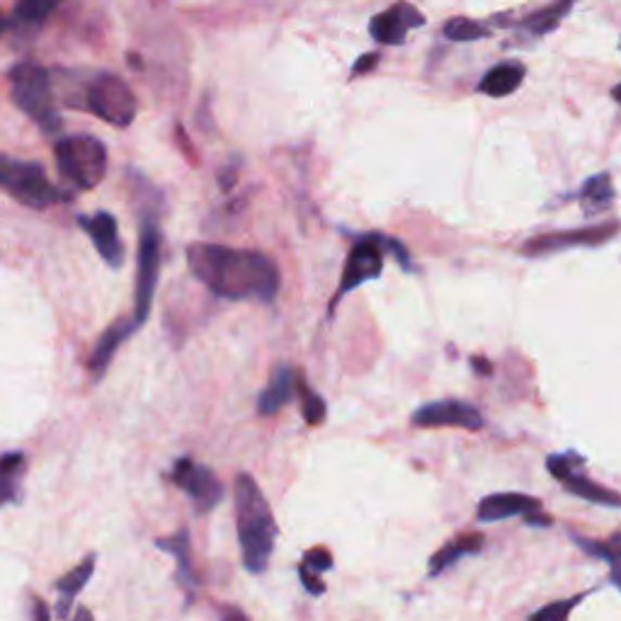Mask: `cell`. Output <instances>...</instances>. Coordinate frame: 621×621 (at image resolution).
Returning <instances> with one entry per match:
<instances>
[{
	"instance_id": "cell-19",
	"label": "cell",
	"mask_w": 621,
	"mask_h": 621,
	"mask_svg": "<svg viewBox=\"0 0 621 621\" xmlns=\"http://www.w3.org/2000/svg\"><path fill=\"white\" fill-rule=\"evenodd\" d=\"M483 548H486V536L481 532H468L462 534L460 539H454V542H447L440 552L430 558V564H427V568H430V578H440L447 570L460 564L464 556H476L481 554Z\"/></svg>"
},
{
	"instance_id": "cell-27",
	"label": "cell",
	"mask_w": 621,
	"mask_h": 621,
	"mask_svg": "<svg viewBox=\"0 0 621 621\" xmlns=\"http://www.w3.org/2000/svg\"><path fill=\"white\" fill-rule=\"evenodd\" d=\"M61 0H17L15 17L27 27H39L54 13Z\"/></svg>"
},
{
	"instance_id": "cell-21",
	"label": "cell",
	"mask_w": 621,
	"mask_h": 621,
	"mask_svg": "<svg viewBox=\"0 0 621 621\" xmlns=\"http://www.w3.org/2000/svg\"><path fill=\"white\" fill-rule=\"evenodd\" d=\"M134 331H131L129 321H117L115 325H109V328L103 333V338L98 340L93 354H90L88 360V370L90 374L95 376V381H100L105 376V372L109 370L112 360H115L117 350L125 345V340H129Z\"/></svg>"
},
{
	"instance_id": "cell-14",
	"label": "cell",
	"mask_w": 621,
	"mask_h": 621,
	"mask_svg": "<svg viewBox=\"0 0 621 621\" xmlns=\"http://www.w3.org/2000/svg\"><path fill=\"white\" fill-rule=\"evenodd\" d=\"M425 23L427 20L421 10L409 0H399V3H393L370 20V35L381 47H401L413 29L423 27Z\"/></svg>"
},
{
	"instance_id": "cell-30",
	"label": "cell",
	"mask_w": 621,
	"mask_h": 621,
	"mask_svg": "<svg viewBox=\"0 0 621 621\" xmlns=\"http://www.w3.org/2000/svg\"><path fill=\"white\" fill-rule=\"evenodd\" d=\"M333 568V554L325 546H315L311 552L303 554L301 566H299V578H319V573H325V570Z\"/></svg>"
},
{
	"instance_id": "cell-35",
	"label": "cell",
	"mask_w": 621,
	"mask_h": 621,
	"mask_svg": "<svg viewBox=\"0 0 621 621\" xmlns=\"http://www.w3.org/2000/svg\"><path fill=\"white\" fill-rule=\"evenodd\" d=\"M5 25H8V20H5L3 15H0V35H3V33H5Z\"/></svg>"
},
{
	"instance_id": "cell-31",
	"label": "cell",
	"mask_w": 621,
	"mask_h": 621,
	"mask_svg": "<svg viewBox=\"0 0 621 621\" xmlns=\"http://www.w3.org/2000/svg\"><path fill=\"white\" fill-rule=\"evenodd\" d=\"M379 59H381V54H379V52H372V54L360 56V59H358V64H354V68H352L350 78H360V76L372 74V70L376 68V64H379Z\"/></svg>"
},
{
	"instance_id": "cell-16",
	"label": "cell",
	"mask_w": 621,
	"mask_h": 621,
	"mask_svg": "<svg viewBox=\"0 0 621 621\" xmlns=\"http://www.w3.org/2000/svg\"><path fill=\"white\" fill-rule=\"evenodd\" d=\"M156 548H160L163 554H168L176 558V578L178 583L185 587L187 599H192L197 595V587H199V580L195 575V564H192V539H190V529H178L176 534L170 536H160L156 539Z\"/></svg>"
},
{
	"instance_id": "cell-20",
	"label": "cell",
	"mask_w": 621,
	"mask_h": 621,
	"mask_svg": "<svg viewBox=\"0 0 621 621\" xmlns=\"http://www.w3.org/2000/svg\"><path fill=\"white\" fill-rule=\"evenodd\" d=\"M527 68L517 61H505V64H495L488 74L478 80V93L488 98H507L519 90L525 83Z\"/></svg>"
},
{
	"instance_id": "cell-7",
	"label": "cell",
	"mask_w": 621,
	"mask_h": 621,
	"mask_svg": "<svg viewBox=\"0 0 621 621\" xmlns=\"http://www.w3.org/2000/svg\"><path fill=\"white\" fill-rule=\"evenodd\" d=\"M160 248L163 236L154 219H146L141 227L139 238V270H137V289H134V313H131V331H139L148 321L151 307H154L158 277H160Z\"/></svg>"
},
{
	"instance_id": "cell-12",
	"label": "cell",
	"mask_w": 621,
	"mask_h": 621,
	"mask_svg": "<svg viewBox=\"0 0 621 621\" xmlns=\"http://www.w3.org/2000/svg\"><path fill=\"white\" fill-rule=\"evenodd\" d=\"M510 517H522L527 527L548 529L554 525V517L544 513L542 501L527 493H493L478 503L476 519L481 525H493Z\"/></svg>"
},
{
	"instance_id": "cell-3",
	"label": "cell",
	"mask_w": 621,
	"mask_h": 621,
	"mask_svg": "<svg viewBox=\"0 0 621 621\" xmlns=\"http://www.w3.org/2000/svg\"><path fill=\"white\" fill-rule=\"evenodd\" d=\"M386 256H391L396 262H399V268L405 272L415 270L411 253L401 241L384 236V233H364V236L354 238V246L350 248L348 258H345L338 292H335V297H333V309L338 307L345 294L360 289L362 284L379 280L384 274Z\"/></svg>"
},
{
	"instance_id": "cell-13",
	"label": "cell",
	"mask_w": 621,
	"mask_h": 621,
	"mask_svg": "<svg viewBox=\"0 0 621 621\" xmlns=\"http://www.w3.org/2000/svg\"><path fill=\"white\" fill-rule=\"evenodd\" d=\"M411 423L415 427H460V430L478 432L483 430L486 417L474 403H466L460 399H444L421 405V409L413 413Z\"/></svg>"
},
{
	"instance_id": "cell-4",
	"label": "cell",
	"mask_w": 621,
	"mask_h": 621,
	"mask_svg": "<svg viewBox=\"0 0 621 621\" xmlns=\"http://www.w3.org/2000/svg\"><path fill=\"white\" fill-rule=\"evenodd\" d=\"M10 83H13L15 105L27 117H33L44 131H56L61 127L52 80H49V74L42 66L33 64V61H23V64L10 70Z\"/></svg>"
},
{
	"instance_id": "cell-8",
	"label": "cell",
	"mask_w": 621,
	"mask_h": 621,
	"mask_svg": "<svg viewBox=\"0 0 621 621\" xmlns=\"http://www.w3.org/2000/svg\"><path fill=\"white\" fill-rule=\"evenodd\" d=\"M585 456H580L578 452H556L546 456V468L558 483H561L564 491L570 495L580 497V501H587L593 505L609 507V510H619L621 497L617 491H609V488L595 483L593 478L585 474Z\"/></svg>"
},
{
	"instance_id": "cell-9",
	"label": "cell",
	"mask_w": 621,
	"mask_h": 621,
	"mask_svg": "<svg viewBox=\"0 0 621 621\" xmlns=\"http://www.w3.org/2000/svg\"><path fill=\"white\" fill-rule=\"evenodd\" d=\"M86 105L98 119L125 129L137 119V98L125 78L100 74L86 90Z\"/></svg>"
},
{
	"instance_id": "cell-34",
	"label": "cell",
	"mask_w": 621,
	"mask_h": 621,
	"mask_svg": "<svg viewBox=\"0 0 621 621\" xmlns=\"http://www.w3.org/2000/svg\"><path fill=\"white\" fill-rule=\"evenodd\" d=\"M70 621H95V619H93V612H90L88 607H78L74 619H70Z\"/></svg>"
},
{
	"instance_id": "cell-11",
	"label": "cell",
	"mask_w": 621,
	"mask_h": 621,
	"mask_svg": "<svg viewBox=\"0 0 621 621\" xmlns=\"http://www.w3.org/2000/svg\"><path fill=\"white\" fill-rule=\"evenodd\" d=\"M172 483H176L182 493L190 497L192 507H195L197 515H207L211 510H217L219 503L223 501V486L219 481V476L211 471L209 466L197 464L182 456L176 464H172Z\"/></svg>"
},
{
	"instance_id": "cell-6",
	"label": "cell",
	"mask_w": 621,
	"mask_h": 621,
	"mask_svg": "<svg viewBox=\"0 0 621 621\" xmlns=\"http://www.w3.org/2000/svg\"><path fill=\"white\" fill-rule=\"evenodd\" d=\"M0 187L29 209H47L61 199V192L49 182L44 168L29 160L0 156Z\"/></svg>"
},
{
	"instance_id": "cell-25",
	"label": "cell",
	"mask_w": 621,
	"mask_h": 621,
	"mask_svg": "<svg viewBox=\"0 0 621 621\" xmlns=\"http://www.w3.org/2000/svg\"><path fill=\"white\" fill-rule=\"evenodd\" d=\"M575 3L578 0H556V3H552L548 8L539 10V13H534V15H529L525 20V27L536 37H544L548 33H554V29L561 25V20L570 13V8H573Z\"/></svg>"
},
{
	"instance_id": "cell-29",
	"label": "cell",
	"mask_w": 621,
	"mask_h": 621,
	"mask_svg": "<svg viewBox=\"0 0 621 621\" xmlns=\"http://www.w3.org/2000/svg\"><path fill=\"white\" fill-rule=\"evenodd\" d=\"M590 593H580L573 597H566V599H556V603L546 605L542 609H536L534 614H529L527 621H570V614H573V609L583 603Z\"/></svg>"
},
{
	"instance_id": "cell-10",
	"label": "cell",
	"mask_w": 621,
	"mask_h": 621,
	"mask_svg": "<svg viewBox=\"0 0 621 621\" xmlns=\"http://www.w3.org/2000/svg\"><path fill=\"white\" fill-rule=\"evenodd\" d=\"M617 236H619L617 221L603 223V227H590V229L542 233V236L529 238L525 243L522 256L546 258V256H556V253H566V250H575V248H597V246H607V243L614 241Z\"/></svg>"
},
{
	"instance_id": "cell-17",
	"label": "cell",
	"mask_w": 621,
	"mask_h": 621,
	"mask_svg": "<svg viewBox=\"0 0 621 621\" xmlns=\"http://www.w3.org/2000/svg\"><path fill=\"white\" fill-rule=\"evenodd\" d=\"M294 393H297V372L289 364L274 366L270 384L258 396V413L262 417L280 413L294 399Z\"/></svg>"
},
{
	"instance_id": "cell-22",
	"label": "cell",
	"mask_w": 621,
	"mask_h": 621,
	"mask_svg": "<svg viewBox=\"0 0 621 621\" xmlns=\"http://www.w3.org/2000/svg\"><path fill=\"white\" fill-rule=\"evenodd\" d=\"M570 542H573L580 552H585L587 556L599 558L609 566V580H612V587L619 590V548H621V534L614 532L609 542H599V539L570 534Z\"/></svg>"
},
{
	"instance_id": "cell-15",
	"label": "cell",
	"mask_w": 621,
	"mask_h": 621,
	"mask_svg": "<svg viewBox=\"0 0 621 621\" xmlns=\"http://www.w3.org/2000/svg\"><path fill=\"white\" fill-rule=\"evenodd\" d=\"M78 227L88 233L100 258L112 270L121 268V262H125V243L119 238L117 219L109 211H98L93 217H78Z\"/></svg>"
},
{
	"instance_id": "cell-5",
	"label": "cell",
	"mask_w": 621,
	"mask_h": 621,
	"mask_svg": "<svg viewBox=\"0 0 621 621\" xmlns=\"http://www.w3.org/2000/svg\"><path fill=\"white\" fill-rule=\"evenodd\" d=\"M54 156L61 176L78 190H95L105 180L107 172V148L100 139L78 134L61 139Z\"/></svg>"
},
{
	"instance_id": "cell-2",
	"label": "cell",
	"mask_w": 621,
	"mask_h": 621,
	"mask_svg": "<svg viewBox=\"0 0 621 621\" xmlns=\"http://www.w3.org/2000/svg\"><path fill=\"white\" fill-rule=\"evenodd\" d=\"M236 501V532L241 544L243 566L248 573L260 575L268 570L280 536V525L262 488L250 474H238L233 483Z\"/></svg>"
},
{
	"instance_id": "cell-23",
	"label": "cell",
	"mask_w": 621,
	"mask_h": 621,
	"mask_svg": "<svg viewBox=\"0 0 621 621\" xmlns=\"http://www.w3.org/2000/svg\"><path fill=\"white\" fill-rule=\"evenodd\" d=\"M27 471V462L23 454H3L0 456V507L15 503L20 497V483Z\"/></svg>"
},
{
	"instance_id": "cell-18",
	"label": "cell",
	"mask_w": 621,
	"mask_h": 621,
	"mask_svg": "<svg viewBox=\"0 0 621 621\" xmlns=\"http://www.w3.org/2000/svg\"><path fill=\"white\" fill-rule=\"evenodd\" d=\"M95 561L98 556L90 554L80 561L76 568H70L66 575H61L56 580V593H59V603H56V614L61 621H66L70 609L76 605V597L83 593V587L88 585V580L95 573Z\"/></svg>"
},
{
	"instance_id": "cell-26",
	"label": "cell",
	"mask_w": 621,
	"mask_h": 621,
	"mask_svg": "<svg viewBox=\"0 0 621 621\" xmlns=\"http://www.w3.org/2000/svg\"><path fill=\"white\" fill-rule=\"evenodd\" d=\"M442 33L447 39H452V42H478V39H486L491 37V29H488L483 23H476L471 17H452L447 20Z\"/></svg>"
},
{
	"instance_id": "cell-28",
	"label": "cell",
	"mask_w": 621,
	"mask_h": 621,
	"mask_svg": "<svg viewBox=\"0 0 621 621\" xmlns=\"http://www.w3.org/2000/svg\"><path fill=\"white\" fill-rule=\"evenodd\" d=\"M297 391L301 396V415H303V421H307L311 427L321 425L325 421V415H328V405H325V401L321 399L319 393H315L313 389H309L307 381H303L301 376H297Z\"/></svg>"
},
{
	"instance_id": "cell-32",
	"label": "cell",
	"mask_w": 621,
	"mask_h": 621,
	"mask_svg": "<svg viewBox=\"0 0 621 621\" xmlns=\"http://www.w3.org/2000/svg\"><path fill=\"white\" fill-rule=\"evenodd\" d=\"M33 621H52V612L42 597H35L33 603Z\"/></svg>"
},
{
	"instance_id": "cell-24",
	"label": "cell",
	"mask_w": 621,
	"mask_h": 621,
	"mask_svg": "<svg viewBox=\"0 0 621 621\" xmlns=\"http://www.w3.org/2000/svg\"><path fill=\"white\" fill-rule=\"evenodd\" d=\"M578 197L587 207V214L607 209L617 197L614 185H612V176H609V172H597V176L587 178L583 182V187H580Z\"/></svg>"
},
{
	"instance_id": "cell-1",
	"label": "cell",
	"mask_w": 621,
	"mask_h": 621,
	"mask_svg": "<svg viewBox=\"0 0 621 621\" xmlns=\"http://www.w3.org/2000/svg\"><path fill=\"white\" fill-rule=\"evenodd\" d=\"M190 272L214 297L272 303L280 294V270L258 250H238L219 243H192L187 248Z\"/></svg>"
},
{
	"instance_id": "cell-33",
	"label": "cell",
	"mask_w": 621,
	"mask_h": 621,
	"mask_svg": "<svg viewBox=\"0 0 621 621\" xmlns=\"http://www.w3.org/2000/svg\"><path fill=\"white\" fill-rule=\"evenodd\" d=\"M221 621H250V619L241 607L227 605V607H221Z\"/></svg>"
}]
</instances>
